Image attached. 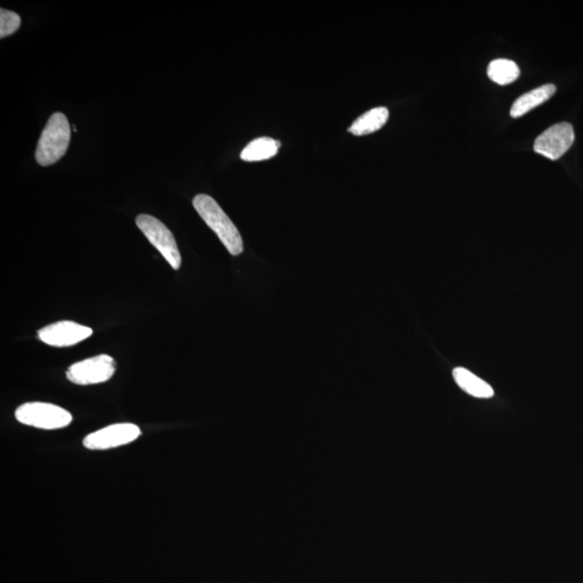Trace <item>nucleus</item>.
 <instances>
[{"instance_id": "obj_6", "label": "nucleus", "mask_w": 583, "mask_h": 583, "mask_svg": "<svg viewBox=\"0 0 583 583\" xmlns=\"http://www.w3.org/2000/svg\"><path fill=\"white\" fill-rule=\"evenodd\" d=\"M575 132L573 125L568 123L552 125L538 136L533 150L539 155L558 160L573 146Z\"/></svg>"}, {"instance_id": "obj_11", "label": "nucleus", "mask_w": 583, "mask_h": 583, "mask_svg": "<svg viewBox=\"0 0 583 583\" xmlns=\"http://www.w3.org/2000/svg\"><path fill=\"white\" fill-rule=\"evenodd\" d=\"M388 108L375 107L354 120L348 131L357 136L370 134L383 128L386 123L388 122Z\"/></svg>"}, {"instance_id": "obj_13", "label": "nucleus", "mask_w": 583, "mask_h": 583, "mask_svg": "<svg viewBox=\"0 0 583 583\" xmlns=\"http://www.w3.org/2000/svg\"><path fill=\"white\" fill-rule=\"evenodd\" d=\"M487 75L494 83L506 86L514 83L520 77V68L515 62L510 61V59H498L489 63Z\"/></svg>"}, {"instance_id": "obj_1", "label": "nucleus", "mask_w": 583, "mask_h": 583, "mask_svg": "<svg viewBox=\"0 0 583 583\" xmlns=\"http://www.w3.org/2000/svg\"><path fill=\"white\" fill-rule=\"evenodd\" d=\"M194 208L198 212L201 219L205 222L223 244L225 245L228 252L233 256L243 252V241L238 228L234 226L230 217L221 208L216 201L209 195L200 194L193 200Z\"/></svg>"}, {"instance_id": "obj_10", "label": "nucleus", "mask_w": 583, "mask_h": 583, "mask_svg": "<svg viewBox=\"0 0 583 583\" xmlns=\"http://www.w3.org/2000/svg\"><path fill=\"white\" fill-rule=\"evenodd\" d=\"M455 383L460 388L478 399H489L494 396V389L487 381L478 378L465 368H456L453 370Z\"/></svg>"}, {"instance_id": "obj_3", "label": "nucleus", "mask_w": 583, "mask_h": 583, "mask_svg": "<svg viewBox=\"0 0 583 583\" xmlns=\"http://www.w3.org/2000/svg\"><path fill=\"white\" fill-rule=\"evenodd\" d=\"M15 418L26 426L45 430L62 429L73 421L70 413L64 408L42 402L25 403L15 411Z\"/></svg>"}, {"instance_id": "obj_7", "label": "nucleus", "mask_w": 583, "mask_h": 583, "mask_svg": "<svg viewBox=\"0 0 583 583\" xmlns=\"http://www.w3.org/2000/svg\"><path fill=\"white\" fill-rule=\"evenodd\" d=\"M141 434L134 424H117L87 435L84 440L86 449L105 451L133 442Z\"/></svg>"}, {"instance_id": "obj_4", "label": "nucleus", "mask_w": 583, "mask_h": 583, "mask_svg": "<svg viewBox=\"0 0 583 583\" xmlns=\"http://www.w3.org/2000/svg\"><path fill=\"white\" fill-rule=\"evenodd\" d=\"M136 225L143 232L149 241L159 251L174 270H178L182 264L176 238L169 228L156 217L149 214H141L136 217Z\"/></svg>"}, {"instance_id": "obj_5", "label": "nucleus", "mask_w": 583, "mask_h": 583, "mask_svg": "<svg viewBox=\"0 0 583 583\" xmlns=\"http://www.w3.org/2000/svg\"><path fill=\"white\" fill-rule=\"evenodd\" d=\"M115 372V360L107 354H100L70 365L67 378L76 385H96L110 380Z\"/></svg>"}, {"instance_id": "obj_9", "label": "nucleus", "mask_w": 583, "mask_h": 583, "mask_svg": "<svg viewBox=\"0 0 583 583\" xmlns=\"http://www.w3.org/2000/svg\"><path fill=\"white\" fill-rule=\"evenodd\" d=\"M557 91V87L552 84L544 85L539 87L535 90H532L522 96L515 102V105L511 108V116L514 118H519L523 115H525L528 112L533 110L539 105H543L544 102L551 99Z\"/></svg>"}, {"instance_id": "obj_12", "label": "nucleus", "mask_w": 583, "mask_h": 583, "mask_svg": "<svg viewBox=\"0 0 583 583\" xmlns=\"http://www.w3.org/2000/svg\"><path fill=\"white\" fill-rule=\"evenodd\" d=\"M280 145L279 141L271 138L255 139L245 146L240 157L249 162L270 159L278 154Z\"/></svg>"}, {"instance_id": "obj_14", "label": "nucleus", "mask_w": 583, "mask_h": 583, "mask_svg": "<svg viewBox=\"0 0 583 583\" xmlns=\"http://www.w3.org/2000/svg\"><path fill=\"white\" fill-rule=\"evenodd\" d=\"M21 18L18 14L2 8L0 10V37L14 34L20 29Z\"/></svg>"}, {"instance_id": "obj_8", "label": "nucleus", "mask_w": 583, "mask_h": 583, "mask_svg": "<svg viewBox=\"0 0 583 583\" xmlns=\"http://www.w3.org/2000/svg\"><path fill=\"white\" fill-rule=\"evenodd\" d=\"M94 333L88 326L81 325L72 321H61L46 326L38 332L40 339L45 344L53 347H69L78 344Z\"/></svg>"}, {"instance_id": "obj_2", "label": "nucleus", "mask_w": 583, "mask_h": 583, "mask_svg": "<svg viewBox=\"0 0 583 583\" xmlns=\"http://www.w3.org/2000/svg\"><path fill=\"white\" fill-rule=\"evenodd\" d=\"M70 135L67 116L62 113L53 114L38 141L36 161L42 167H48L61 159L67 154Z\"/></svg>"}]
</instances>
